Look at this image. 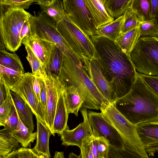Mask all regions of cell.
<instances>
[{
	"mask_svg": "<svg viewBox=\"0 0 158 158\" xmlns=\"http://www.w3.org/2000/svg\"><path fill=\"white\" fill-rule=\"evenodd\" d=\"M90 37L102 74L111 87L120 90L131 85L137 72L130 57L115 41L97 35Z\"/></svg>",
	"mask_w": 158,
	"mask_h": 158,
	"instance_id": "6da1fadb",
	"label": "cell"
},
{
	"mask_svg": "<svg viewBox=\"0 0 158 158\" xmlns=\"http://www.w3.org/2000/svg\"><path fill=\"white\" fill-rule=\"evenodd\" d=\"M115 102L118 110L135 126L158 121V97L137 75L129 92Z\"/></svg>",
	"mask_w": 158,
	"mask_h": 158,
	"instance_id": "7a4b0ae2",
	"label": "cell"
},
{
	"mask_svg": "<svg viewBox=\"0 0 158 158\" xmlns=\"http://www.w3.org/2000/svg\"><path fill=\"white\" fill-rule=\"evenodd\" d=\"M58 77L64 87L77 89L84 100L82 107L99 110L109 104L97 89L82 62L77 63L64 56Z\"/></svg>",
	"mask_w": 158,
	"mask_h": 158,
	"instance_id": "3957f363",
	"label": "cell"
},
{
	"mask_svg": "<svg viewBox=\"0 0 158 158\" xmlns=\"http://www.w3.org/2000/svg\"><path fill=\"white\" fill-rule=\"evenodd\" d=\"M100 110L120 135L125 149L144 158H151L144 150L136 126L131 123L118 110L115 101Z\"/></svg>",
	"mask_w": 158,
	"mask_h": 158,
	"instance_id": "277c9868",
	"label": "cell"
},
{
	"mask_svg": "<svg viewBox=\"0 0 158 158\" xmlns=\"http://www.w3.org/2000/svg\"><path fill=\"white\" fill-rule=\"evenodd\" d=\"M31 15L24 9L8 7L1 15V41L9 51L15 52L22 44L20 38L21 29Z\"/></svg>",
	"mask_w": 158,
	"mask_h": 158,
	"instance_id": "5b68a950",
	"label": "cell"
},
{
	"mask_svg": "<svg viewBox=\"0 0 158 158\" xmlns=\"http://www.w3.org/2000/svg\"><path fill=\"white\" fill-rule=\"evenodd\" d=\"M29 21L32 33L55 44L65 56L76 63L82 62L58 32L56 22L42 11L31 15Z\"/></svg>",
	"mask_w": 158,
	"mask_h": 158,
	"instance_id": "8992f818",
	"label": "cell"
},
{
	"mask_svg": "<svg viewBox=\"0 0 158 158\" xmlns=\"http://www.w3.org/2000/svg\"><path fill=\"white\" fill-rule=\"evenodd\" d=\"M130 58L138 73L158 76V37H140Z\"/></svg>",
	"mask_w": 158,
	"mask_h": 158,
	"instance_id": "52a82bcc",
	"label": "cell"
},
{
	"mask_svg": "<svg viewBox=\"0 0 158 158\" xmlns=\"http://www.w3.org/2000/svg\"><path fill=\"white\" fill-rule=\"evenodd\" d=\"M57 28L61 35L74 53L81 60L96 58L95 51L90 36L65 17L57 22Z\"/></svg>",
	"mask_w": 158,
	"mask_h": 158,
	"instance_id": "ba28073f",
	"label": "cell"
},
{
	"mask_svg": "<svg viewBox=\"0 0 158 158\" xmlns=\"http://www.w3.org/2000/svg\"><path fill=\"white\" fill-rule=\"evenodd\" d=\"M65 17L86 34L96 35V29L84 0H64Z\"/></svg>",
	"mask_w": 158,
	"mask_h": 158,
	"instance_id": "9c48e42d",
	"label": "cell"
},
{
	"mask_svg": "<svg viewBox=\"0 0 158 158\" xmlns=\"http://www.w3.org/2000/svg\"><path fill=\"white\" fill-rule=\"evenodd\" d=\"M88 117L93 136L104 138L108 141L110 146L114 148H125L120 135L101 112L89 110Z\"/></svg>",
	"mask_w": 158,
	"mask_h": 158,
	"instance_id": "30bf717a",
	"label": "cell"
},
{
	"mask_svg": "<svg viewBox=\"0 0 158 158\" xmlns=\"http://www.w3.org/2000/svg\"><path fill=\"white\" fill-rule=\"evenodd\" d=\"M32 76V73H25L20 82L10 90L19 96L28 104L36 120L48 128L41 102L33 89Z\"/></svg>",
	"mask_w": 158,
	"mask_h": 158,
	"instance_id": "8fae6325",
	"label": "cell"
},
{
	"mask_svg": "<svg viewBox=\"0 0 158 158\" xmlns=\"http://www.w3.org/2000/svg\"><path fill=\"white\" fill-rule=\"evenodd\" d=\"M81 61L89 77L100 93L109 103L115 101L117 98L103 75L97 58L89 59L83 57Z\"/></svg>",
	"mask_w": 158,
	"mask_h": 158,
	"instance_id": "7c38bea8",
	"label": "cell"
},
{
	"mask_svg": "<svg viewBox=\"0 0 158 158\" xmlns=\"http://www.w3.org/2000/svg\"><path fill=\"white\" fill-rule=\"evenodd\" d=\"M80 110L83 121L71 130H69L67 125L65 129L59 135L63 145L76 146L81 149L84 139L92 135V131L88 119L87 109L82 107Z\"/></svg>",
	"mask_w": 158,
	"mask_h": 158,
	"instance_id": "4fadbf2b",
	"label": "cell"
},
{
	"mask_svg": "<svg viewBox=\"0 0 158 158\" xmlns=\"http://www.w3.org/2000/svg\"><path fill=\"white\" fill-rule=\"evenodd\" d=\"M47 93V112L45 121L48 128L53 136V126L56 108L62 84L58 77L54 74L46 75L44 77Z\"/></svg>",
	"mask_w": 158,
	"mask_h": 158,
	"instance_id": "5bb4252c",
	"label": "cell"
},
{
	"mask_svg": "<svg viewBox=\"0 0 158 158\" xmlns=\"http://www.w3.org/2000/svg\"><path fill=\"white\" fill-rule=\"evenodd\" d=\"M136 127L145 152L149 157L154 156L158 153V121L143 123Z\"/></svg>",
	"mask_w": 158,
	"mask_h": 158,
	"instance_id": "9a60e30c",
	"label": "cell"
},
{
	"mask_svg": "<svg viewBox=\"0 0 158 158\" xmlns=\"http://www.w3.org/2000/svg\"><path fill=\"white\" fill-rule=\"evenodd\" d=\"M22 43L29 47L44 64L45 69L48 64L52 54L56 46L53 43L42 39L31 32L24 37Z\"/></svg>",
	"mask_w": 158,
	"mask_h": 158,
	"instance_id": "2e32d148",
	"label": "cell"
},
{
	"mask_svg": "<svg viewBox=\"0 0 158 158\" xmlns=\"http://www.w3.org/2000/svg\"><path fill=\"white\" fill-rule=\"evenodd\" d=\"M84 1L96 29L111 22L114 20L107 13L102 0Z\"/></svg>",
	"mask_w": 158,
	"mask_h": 158,
	"instance_id": "e0dca14e",
	"label": "cell"
},
{
	"mask_svg": "<svg viewBox=\"0 0 158 158\" xmlns=\"http://www.w3.org/2000/svg\"><path fill=\"white\" fill-rule=\"evenodd\" d=\"M64 87L62 84L56 108L53 126V134H61L67 125L69 114L66 106L64 94Z\"/></svg>",
	"mask_w": 158,
	"mask_h": 158,
	"instance_id": "ac0fdd59",
	"label": "cell"
},
{
	"mask_svg": "<svg viewBox=\"0 0 158 158\" xmlns=\"http://www.w3.org/2000/svg\"><path fill=\"white\" fill-rule=\"evenodd\" d=\"M10 93L19 118L30 130L33 132L34 125L33 119V114L31 109L19 96L12 91H10Z\"/></svg>",
	"mask_w": 158,
	"mask_h": 158,
	"instance_id": "d6986e66",
	"label": "cell"
},
{
	"mask_svg": "<svg viewBox=\"0 0 158 158\" xmlns=\"http://www.w3.org/2000/svg\"><path fill=\"white\" fill-rule=\"evenodd\" d=\"M64 94L68 114H73L78 116L79 111L82 107L84 102L78 89L73 86L64 87Z\"/></svg>",
	"mask_w": 158,
	"mask_h": 158,
	"instance_id": "ffe728a7",
	"label": "cell"
},
{
	"mask_svg": "<svg viewBox=\"0 0 158 158\" xmlns=\"http://www.w3.org/2000/svg\"><path fill=\"white\" fill-rule=\"evenodd\" d=\"M124 14L108 24L96 29V35L116 42L121 35Z\"/></svg>",
	"mask_w": 158,
	"mask_h": 158,
	"instance_id": "44dd1931",
	"label": "cell"
},
{
	"mask_svg": "<svg viewBox=\"0 0 158 158\" xmlns=\"http://www.w3.org/2000/svg\"><path fill=\"white\" fill-rule=\"evenodd\" d=\"M37 130L36 141L33 148L39 153L50 158L51 156L49 149V141L51 131L36 120Z\"/></svg>",
	"mask_w": 158,
	"mask_h": 158,
	"instance_id": "7402d4cb",
	"label": "cell"
},
{
	"mask_svg": "<svg viewBox=\"0 0 158 158\" xmlns=\"http://www.w3.org/2000/svg\"><path fill=\"white\" fill-rule=\"evenodd\" d=\"M140 37L139 26L127 32L122 34L116 42L122 51L130 57V54Z\"/></svg>",
	"mask_w": 158,
	"mask_h": 158,
	"instance_id": "603a6c76",
	"label": "cell"
},
{
	"mask_svg": "<svg viewBox=\"0 0 158 158\" xmlns=\"http://www.w3.org/2000/svg\"><path fill=\"white\" fill-rule=\"evenodd\" d=\"M18 118V123L16 129L10 132L23 147L26 148L30 146L31 143L33 142L36 139V132H33L31 131L28 127L22 123L19 116Z\"/></svg>",
	"mask_w": 158,
	"mask_h": 158,
	"instance_id": "cb8c5ba5",
	"label": "cell"
},
{
	"mask_svg": "<svg viewBox=\"0 0 158 158\" xmlns=\"http://www.w3.org/2000/svg\"><path fill=\"white\" fill-rule=\"evenodd\" d=\"M108 14L117 19L123 15L130 7L132 0H102Z\"/></svg>",
	"mask_w": 158,
	"mask_h": 158,
	"instance_id": "d4e9b609",
	"label": "cell"
},
{
	"mask_svg": "<svg viewBox=\"0 0 158 158\" xmlns=\"http://www.w3.org/2000/svg\"><path fill=\"white\" fill-rule=\"evenodd\" d=\"M0 65L16 71L25 73L19 56L15 52H7L5 48H0Z\"/></svg>",
	"mask_w": 158,
	"mask_h": 158,
	"instance_id": "484cf974",
	"label": "cell"
},
{
	"mask_svg": "<svg viewBox=\"0 0 158 158\" xmlns=\"http://www.w3.org/2000/svg\"><path fill=\"white\" fill-rule=\"evenodd\" d=\"M19 143L11 135L10 131L4 128L0 131V158L16 150Z\"/></svg>",
	"mask_w": 158,
	"mask_h": 158,
	"instance_id": "4316f807",
	"label": "cell"
},
{
	"mask_svg": "<svg viewBox=\"0 0 158 158\" xmlns=\"http://www.w3.org/2000/svg\"><path fill=\"white\" fill-rule=\"evenodd\" d=\"M130 8L140 22L152 19L149 0H132Z\"/></svg>",
	"mask_w": 158,
	"mask_h": 158,
	"instance_id": "83f0119b",
	"label": "cell"
},
{
	"mask_svg": "<svg viewBox=\"0 0 158 158\" xmlns=\"http://www.w3.org/2000/svg\"><path fill=\"white\" fill-rule=\"evenodd\" d=\"M64 56L61 51L56 46L52 54L48 64L45 69L47 75L54 74L59 76Z\"/></svg>",
	"mask_w": 158,
	"mask_h": 158,
	"instance_id": "f1b7e54d",
	"label": "cell"
},
{
	"mask_svg": "<svg viewBox=\"0 0 158 158\" xmlns=\"http://www.w3.org/2000/svg\"><path fill=\"white\" fill-rule=\"evenodd\" d=\"M24 73L0 65V79L5 82L10 90L20 82Z\"/></svg>",
	"mask_w": 158,
	"mask_h": 158,
	"instance_id": "f546056e",
	"label": "cell"
},
{
	"mask_svg": "<svg viewBox=\"0 0 158 158\" xmlns=\"http://www.w3.org/2000/svg\"><path fill=\"white\" fill-rule=\"evenodd\" d=\"M24 45L27 53L26 58L31 68L32 73L38 78H44L47 75L44 64L37 57L29 47L26 45Z\"/></svg>",
	"mask_w": 158,
	"mask_h": 158,
	"instance_id": "4dcf8cb0",
	"label": "cell"
},
{
	"mask_svg": "<svg viewBox=\"0 0 158 158\" xmlns=\"http://www.w3.org/2000/svg\"><path fill=\"white\" fill-rule=\"evenodd\" d=\"M40 7L41 11L57 22L60 21L65 17L63 0H55L53 3L48 6Z\"/></svg>",
	"mask_w": 158,
	"mask_h": 158,
	"instance_id": "1f68e13d",
	"label": "cell"
},
{
	"mask_svg": "<svg viewBox=\"0 0 158 158\" xmlns=\"http://www.w3.org/2000/svg\"><path fill=\"white\" fill-rule=\"evenodd\" d=\"M139 27L140 37H158V23L156 18L140 22Z\"/></svg>",
	"mask_w": 158,
	"mask_h": 158,
	"instance_id": "d6a6232c",
	"label": "cell"
},
{
	"mask_svg": "<svg viewBox=\"0 0 158 158\" xmlns=\"http://www.w3.org/2000/svg\"><path fill=\"white\" fill-rule=\"evenodd\" d=\"M124 14V20L122 28V34L138 27L140 22L130 7Z\"/></svg>",
	"mask_w": 158,
	"mask_h": 158,
	"instance_id": "836d02e7",
	"label": "cell"
},
{
	"mask_svg": "<svg viewBox=\"0 0 158 158\" xmlns=\"http://www.w3.org/2000/svg\"><path fill=\"white\" fill-rule=\"evenodd\" d=\"M14 103L10 93L4 102L0 106V126H3L4 123L11 115Z\"/></svg>",
	"mask_w": 158,
	"mask_h": 158,
	"instance_id": "e575fe53",
	"label": "cell"
},
{
	"mask_svg": "<svg viewBox=\"0 0 158 158\" xmlns=\"http://www.w3.org/2000/svg\"><path fill=\"white\" fill-rule=\"evenodd\" d=\"M108 158H145L125 148L118 149L110 146Z\"/></svg>",
	"mask_w": 158,
	"mask_h": 158,
	"instance_id": "d590c367",
	"label": "cell"
},
{
	"mask_svg": "<svg viewBox=\"0 0 158 158\" xmlns=\"http://www.w3.org/2000/svg\"><path fill=\"white\" fill-rule=\"evenodd\" d=\"M137 75L146 85L158 97V76L147 75L138 72Z\"/></svg>",
	"mask_w": 158,
	"mask_h": 158,
	"instance_id": "8d00e7d4",
	"label": "cell"
},
{
	"mask_svg": "<svg viewBox=\"0 0 158 158\" xmlns=\"http://www.w3.org/2000/svg\"><path fill=\"white\" fill-rule=\"evenodd\" d=\"M35 0H0V4L8 7L27 9Z\"/></svg>",
	"mask_w": 158,
	"mask_h": 158,
	"instance_id": "74e56055",
	"label": "cell"
},
{
	"mask_svg": "<svg viewBox=\"0 0 158 158\" xmlns=\"http://www.w3.org/2000/svg\"><path fill=\"white\" fill-rule=\"evenodd\" d=\"M18 121V114L14 105L11 115L6 121L2 126L4 127V129L6 131H13L16 129Z\"/></svg>",
	"mask_w": 158,
	"mask_h": 158,
	"instance_id": "f35d334b",
	"label": "cell"
},
{
	"mask_svg": "<svg viewBox=\"0 0 158 158\" xmlns=\"http://www.w3.org/2000/svg\"><path fill=\"white\" fill-rule=\"evenodd\" d=\"M97 148L100 158H108L110 144L103 137H96Z\"/></svg>",
	"mask_w": 158,
	"mask_h": 158,
	"instance_id": "ab89813d",
	"label": "cell"
},
{
	"mask_svg": "<svg viewBox=\"0 0 158 158\" xmlns=\"http://www.w3.org/2000/svg\"><path fill=\"white\" fill-rule=\"evenodd\" d=\"M21 158H49L37 151L33 148L22 147L17 150Z\"/></svg>",
	"mask_w": 158,
	"mask_h": 158,
	"instance_id": "60d3db41",
	"label": "cell"
},
{
	"mask_svg": "<svg viewBox=\"0 0 158 158\" xmlns=\"http://www.w3.org/2000/svg\"><path fill=\"white\" fill-rule=\"evenodd\" d=\"M39 81L41 87V102L44 112L45 119L47 112V88L44 78H40Z\"/></svg>",
	"mask_w": 158,
	"mask_h": 158,
	"instance_id": "b9f144b4",
	"label": "cell"
},
{
	"mask_svg": "<svg viewBox=\"0 0 158 158\" xmlns=\"http://www.w3.org/2000/svg\"><path fill=\"white\" fill-rule=\"evenodd\" d=\"M91 137L85 138L83 140L80 149L81 158H94L91 146Z\"/></svg>",
	"mask_w": 158,
	"mask_h": 158,
	"instance_id": "7bdbcfd3",
	"label": "cell"
},
{
	"mask_svg": "<svg viewBox=\"0 0 158 158\" xmlns=\"http://www.w3.org/2000/svg\"><path fill=\"white\" fill-rule=\"evenodd\" d=\"M0 105L2 104L6 99L10 93L9 89L5 82L0 79Z\"/></svg>",
	"mask_w": 158,
	"mask_h": 158,
	"instance_id": "ee69618b",
	"label": "cell"
},
{
	"mask_svg": "<svg viewBox=\"0 0 158 158\" xmlns=\"http://www.w3.org/2000/svg\"><path fill=\"white\" fill-rule=\"evenodd\" d=\"M31 33V28L29 20L25 23L21 29L20 38L22 41L24 37L29 35Z\"/></svg>",
	"mask_w": 158,
	"mask_h": 158,
	"instance_id": "f6af8a7d",
	"label": "cell"
},
{
	"mask_svg": "<svg viewBox=\"0 0 158 158\" xmlns=\"http://www.w3.org/2000/svg\"><path fill=\"white\" fill-rule=\"evenodd\" d=\"M33 86L34 91L40 101V100L41 87L40 83L39 78L33 74Z\"/></svg>",
	"mask_w": 158,
	"mask_h": 158,
	"instance_id": "bcb514c9",
	"label": "cell"
},
{
	"mask_svg": "<svg viewBox=\"0 0 158 158\" xmlns=\"http://www.w3.org/2000/svg\"><path fill=\"white\" fill-rule=\"evenodd\" d=\"M151 6V19L156 18L158 17V0H149Z\"/></svg>",
	"mask_w": 158,
	"mask_h": 158,
	"instance_id": "7dc6e473",
	"label": "cell"
},
{
	"mask_svg": "<svg viewBox=\"0 0 158 158\" xmlns=\"http://www.w3.org/2000/svg\"><path fill=\"white\" fill-rule=\"evenodd\" d=\"M90 143L94 158H100L97 148V138L93 135L90 138Z\"/></svg>",
	"mask_w": 158,
	"mask_h": 158,
	"instance_id": "c3c4849f",
	"label": "cell"
},
{
	"mask_svg": "<svg viewBox=\"0 0 158 158\" xmlns=\"http://www.w3.org/2000/svg\"><path fill=\"white\" fill-rule=\"evenodd\" d=\"M55 1V0H35V2L40 6H47L53 3Z\"/></svg>",
	"mask_w": 158,
	"mask_h": 158,
	"instance_id": "681fc988",
	"label": "cell"
},
{
	"mask_svg": "<svg viewBox=\"0 0 158 158\" xmlns=\"http://www.w3.org/2000/svg\"><path fill=\"white\" fill-rule=\"evenodd\" d=\"M2 158H21L17 150L13 151Z\"/></svg>",
	"mask_w": 158,
	"mask_h": 158,
	"instance_id": "f907efd6",
	"label": "cell"
},
{
	"mask_svg": "<svg viewBox=\"0 0 158 158\" xmlns=\"http://www.w3.org/2000/svg\"><path fill=\"white\" fill-rule=\"evenodd\" d=\"M53 158H64V152H55Z\"/></svg>",
	"mask_w": 158,
	"mask_h": 158,
	"instance_id": "816d5d0a",
	"label": "cell"
},
{
	"mask_svg": "<svg viewBox=\"0 0 158 158\" xmlns=\"http://www.w3.org/2000/svg\"><path fill=\"white\" fill-rule=\"evenodd\" d=\"M69 158H81V154L79 156H77L73 153L71 152L69 153Z\"/></svg>",
	"mask_w": 158,
	"mask_h": 158,
	"instance_id": "f5cc1de1",
	"label": "cell"
},
{
	"mask_svg": "<svg viewBox=\"0 0 158 158\" xmlns=\"http://www.w3.org/2000/svg\"><path fill=\"white\" fill-rule=\"evenodd\" d=\"M156 19H157V23H158V17L156 18Z\"/></svg>",
	"mask_w": 158,
	"mask_h": 158,
	"instance_id": "db71d44e",
	"label": "cell"
}]
</instances>
